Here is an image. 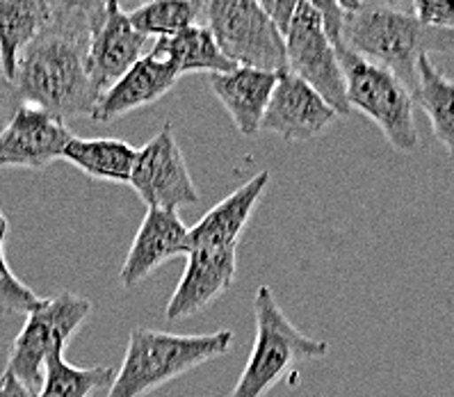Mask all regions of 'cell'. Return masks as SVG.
<instances>
[{
    "mask_svg": "<svg viewBox=\"0 0 454 397\" xmlns=\"http://www.w3.org/2000/svg\"><path fill=\"white\" fill-rule=\"evenodd\" d=\"M90 35L81 27L53 21L23 51L12 85L27 105H37L62 121L91 117L98 91L85 66Z\"/></svg>",
    "mask_w": 454,
    "mask_h": 397,
    "instance_id": "cell-1",
    "label": "cell"
},
{
    "mask_svg": "<svg viewBox=\"0 0 454 397\" xmlns=\"http://www.w3.org/2000/svg\"><path fill=\"white\" fill-rule=\"evenodd\" d=\"M411 14L422 26L454 30V0H411Z\"/></svg>",
    "mask_w": 454,
    "mask_h": 397,
    "instance_id": "cell-26",
    "label": "cell"
},
{
    "mask_svg": "<svg viewBox=\"0 0 454 397\" xmlns=\"http://www.w3.org/2000/svg\"><path fill=\"white\" fill-rule=\"evenodd\" d=\"M413 101L427 113L434 137L454 160V81L434 66L429 55L418 59V87Z\"/></svg>",
    "mask_w": 454,
    "mask_h": 397,
    "instance_id": "cell-21",
    "label": "cell"
},
{
    "mask_svg": "<svg viewBox=\"0 0 454 397\" xmlns=\"http://www.w3.org/2000/svg\"><path fill=\"white\" fill-rule=\"evenodd\" d=\"M333 5H336L338 10L345 14V17H349V14H354V12L361 10L364 0H333Z\"/></svg>",
    "mask_w": 454,
    "mask_h": 397,
    "instance_id": "cell-30",
    "label": "cell"
},
{
    "mask_svg": "<svg viewBox=\"0 0 454 397\" xmlns=\"http://www.w3.org/2000/svg\"><path fill=\"white\" fill-rule=\"evenodd\" d=\"M7 231H10V224H7L5 215L0 213V253H5V237Z\"/></svg>",
    "mask_w": 454,
    "mask_h": 397,
    "instance_id": "cell-31",
    "label": "cell"
},
{
    "mask_svg": "<svg viewBox=\"0 0 454 397\" xmlns=\"http://www.w3.org/2000/svg\"><path fill=\"white\" fill-rule=\"evenodd\" d=\"M103 3H119V0H103Z\"/></svg>",
    "mask_w": 454,
    "mask_h": 397,
    "instance_id": "cell-32",
    "label": "cell"
},
{
    "mask_svg": "<svg viewBox=\"0 0 454 397\" xmlns=\"http://www.w3.org/2000/svg\"><path fill=\"white\" fill-rule=\"evenodd\" d=\"M178 78L181 74L169 62L151 53L142 55L110 90L98 97L97 108L90 119L98 124H110L133 110L146 108L151 103L160 101L176 85Z\"/></svg>",
    "mask_w": 454,
    "mask_h": 397,
    "instance_id": "cell-15",
    "label": "cell"
},
{
    "mask_svg": "<svg viewBox=\"0 0 454 397\" xmlns=\"http://www.w3.org/2000/svg\"><path fill=\"white\" fill-rule=\"evenodd\" d=\"M119 3H121V0H119Z\"/></svg>",
    "mask_w": 454,
    "mask_h": 397,
    "instance_id": "cell-34",
    "label": "cell"
},
{
    "mask_svg": "<svg viewBox=\"0 0 454 397\" xmlns=\"http://www.w3.org/2000/svg\"><path fill=\"white\" fill-rule=\"evenodd\" d=\"M42 297H37L33 290L14 276L5 261V253H0V308L3 311L30 313L39 307Z\"/></svg>",
    "mask_w": 454,
    "mask_h": 397,
    "instance_id": "cell-24",
    "label": "cell"
},
{
    "mask_svg": "<svg viewBox=\"0 0 454 397\" xmlns=\"http://www.w3.org/2000/svg\"><path fill=\"white\" fill-rule=\"evenodd\" d=\"M270 185V172H258L233 194L210 208L187 233L190 249H238V240L252 220Z\"/></svg>",
    "mask_w": 454,
    "mask_h": 397,
    "instance_id": "cell-16",
    "label": "cell"
},
{
    "mask_svg": "<svg viewBox=\"0 0 454 397\" xmlns=\"http://www.w3.org/2000/svg\"><path fill=\"white\" fill-rule=\"evenodd\" d=\"M201 17V0H146L129 14L130 26L145 37H171Z\"/></svg>",
    "mask_w": 454,
    "mask_h": 397,
    "instance_id": "cell-23",
    "label": "cell"
},
{
    "mask_svg": "<svg viewBox=\"0 0 454 397\" xmlns=\"http://www.w3.org/2000/svg\"><path fill=\"white\" fill-rule=\"evenodd\" d=\"M117 372L107 365L78 368L65 361V352L49 356L43 363L42 388L37 397H91L106 386H113Z\"/></svg>",
    "mask_w": 454,
    "mask_h": 397,
    "instance_id": "cell-22",
    "label": "cell"
},
{
    "mask_svg": "<svg viewBox=\"0 0 454 397\" xmlns=\"http://www.w3.org/2000/svg\"><path fill=\"white\" fill-rule=\"evenodd\" d=\"M284 39L286 65L290 74L313 87L336 110L338 117H348L352 108L345 94V78H342L336 46L326 35L320 12L309 0H300L286 27Z\"/></svg>",
    "mask_w": 454,
    "mask_h": 397,
    "instance_id": "cell-8",
    "label": "cell"
},
{
    "mask_svg": "<svg viewBox=\"0 0 454 397\" xmlns=\"http://www.w3.org/2000/svg\"><path fill=\"white\" fill-rule=\"evenodd\" d=\"M233 345V331L183 333L133 329L121 368L114 375L107 397H145L171 379L194 370L199 365L224 356Z\"/></svg>",
    "mask_w": 454,
    "mask_h": 397,
    "instance_id": "cell-3",
    "label": "cell"
},
{
    "mask_svg": "<svg viewBox=\"0 0 454 397\" xmlns=\"http://www.w3.org/2000/svg\"><path fill=\"white\" fill-rule=\"evenodd\" d=\"M187 233L190 229L183 224L178 213L146 208L145 220L139 224L137 236H135L121 265V272H119L123 288H135L137 284H142L146 276H151L171 258L187 256L190 252Z\"/></svg>",
    "mask_w": 454,
    "mask_h": 397,
    "instance_id": "cell-13",
    "label": "cell"
},
{
    "mask_svg": "<svg viewBox=\"0 0 454 397\" xmlns=\"http://www.w3.org/2000/svg\"><path fill=\"white\" fill-rule=\"evenodd\" d=\"M277 75L272 71L252 66H236L226 74H208L210 90L233 119L236 128L247 137L261 130L262 114L277 85Z\"/></svg>",
    "mask_w": 454,
    "mask_h": 397,
    "instance_id": "cell-17",
    "label": "cell"
},
{
    "mask_svg": "<svg viewBox=\"0 0 454 397\" xmlns=\"http://www.w3.org/2000/svg\"><path fill=\"white\" fill-rule=\"evenodd\" d=\"M137 149L123 140H82L71 137L62 151V160L78 167L82 174L98 181L110 183H129L133 172Z\"/></svg>",
    "mask_w": 454,
    "mask_h": 397,
    "instance_id": "cell-20",
    "label": "cell"
},
{
    "mask_svg": "<svg viewBox=\"0 0 454 397\" xmlns=\"http://www.w3.org/2000/svg\"><path fill=\"white\" fill-rule=\"evenodd\" d=\"M254 317L256 336L252 354L229 397H265L278 381H288L297 365L322 359L329 352V343L310 339L290 323L268 285L256 290Z\"/></svg>",
    "mask_w": 454,
    "mask_h": 397,
    "instance_id": "cell-4",
    "label": "cell"
},
{
    "mask_svg": "<svg viewBox=\"0 0 454 397\" xmlns=\"http://www.w3.org/2000/svg\"><path fill=\"white\" fill-rule=\"evenodd\" d=\"M345 94L352 110L364 113L380 126L388 144L400 153H413L420 146L413 97L409 87L386 66L349 51L345 43L336 46Z\"/></svg>",
    "mask_w": 454,
    "mask_h": 397,
    "instance_id": "cell-5",
    "label": "cell"
},
{
    "mask_svg": "<svg viewBox=\"0 0 454 397\" xmlns=\"http://www.w3.org/2000/svg\"><path fill=\"white\" fill-rule=\"evenodd\" d=\"M236 249H190L187 265L169 304L167 320H181L213 304L236 281Z\"/></svg>",
    "mask_w": 454,
    "mask_h": 397,
    "instance_id": "cell-14",
    "label": "cell"
},
{
    "mask_svg": "<svg viewBox=\"0 0 454 397\" xmlns=\"http://www.w3.org/2000/svg\"><path fill=\"white\" fill-rule=\"evenodd\" d=\"M55 21L49 0H0V69L12 82L23 51Z\"/></svg>",
    "mask_w": 454,
    "mask_h": 397,
    "instance_id": "cell-18",
    "label": "cell"
},
{
    "mask_svg": "<svg viewBox=\"0 0 454 397\" xmlns=\"http://www.w3.org/2000/svg\"><path fill=\"white\" fill-rule=\"evenodd\" d=\"M309 3L316 7L317 12H320L322 23H325V30H326V35H329V39H332L333 46H340L342 43V39H340L342 19H345V14H342V12L333 5V0H309Z\"/></svg>",
    "mask_w": 454,
    "mask_h": 397,
    "instance_id": "cell-27",
    "label": "cell"
},
{
    "mask_svg": "<svg viewBox=\"0 0 454 397\" xmlns=\"http://www.w3.org/2000/svg\"><path fill=\"white\" fill-rule=\"evenodd\" d=\"M151 55L169 62L178 74H192V71H206V74H226L236 69V65L219 51L217 42L210 30L201 23L181 30L178 35L162 37L155 42Z\"/></svg>",
    "mask_w": 454,
    "mask_h": 397,
    "instance_id": "cell-19",
    "label": "cell"
},
{
    "mask_svg": "<svg viewBox=\"0 0 454 397\" xmlns=\"http://www.w3.org/2000/svg\"><path fill=\"white\" fill-rule=\"evenodd\" d=\"M364 3H374V0H364Z\"/></svg>",
    "mask_w": 454,
    "mask_h": 397,
    "instance_id": "cell-33",
    "label": "cell"
},
{
    "mask_svg": "<svg viewBox=\"0 0 454 397\" xmlns=\"http://www.w3.org/2000/svg\"><path fill=\"white\" fill-rule=\"evenodd\" d=\"M53 7L55 21H62L67 26L81 27L91 33L94 26L101 21L106 3L103 0H49Z\"/></svg>",
    "mask_w": 454,
    "mask_h": 397,
    "instance_id": "cell-25",
    "label": "cell"
},
{
    "mask_svg": "<svg viewBox=\"0 0 454 397\" xmlns=\"http://www.w3.org/2000/svg\"><path fill=\"white\" fill-rule=\"evenodd\" d=\"M149 37L139 35L119 3H106L101 21L94 26L87 43L85 66L91 85L101 97L142 58Z\"/></svg>",
    "mask_w": 454,
    "mask_h": 397,
    "instance_id": "cell-12",
    "label": "cell"
},
{
    "mask_svg": "<svg viewBox=\"0 0 454 397\" xmlns=\"http://www.w3.org/2000/svg\"><path fill=\"white\" fill-rule=\"evenodd\" d=\"M201 3H203V0H201Z\"/></svg>",
    "mask_w": 454,
    "mask_h": 397,
    "instance_id": "cell-35",
    "label": "cell"
},
{
    "mask_svg": "<svg viewBox=\"0 0 454 397\" xmlns=\"http://www.w3.org/2000/svg\"><path fill=\"white\" fill-rule=\"evenodd\" d=\"M90 313L91 301L74 292H62L39 301V307L27 313L26 324L12 343L5 370L33 391L42 386L46 359L65 352L71 336L85 324Z\"/></svg>",
    "mask_w": 454,
    "mask_h": 397,
    "instance_id": "cell-7",
    "label": "cell"
},
{
    "mask_svg": "<svg viewBox=\"0 0 454 397\" xmlns=\"http://www.w3.org/2000/svg\"><path fill=\"white\" fill-rule=\"evenodd\" d=\"M201 17L219 51L236 66L281 74L286 39L256 0H203Z\"/></svg>",
    "mask_w": 454,
    "mask_h": 397,
    "instance_id": "cell-6",
    "label": "cell"
},
{
    "mask_svg": "<svg viewBox=\"0 0 454 397\" xmlns=\"http://www.w3.org/2000/svg\"><path fill=\"white\" fill-rule=\"evenodd\" d=\"M74 137L62 119L37 105L21 103L0 130V169H42L62 158Z\"/></svg>",
    "mask_w": 454,
    "mask_h": 397,
    "instance_id": "cell-10",
    "label": "cell"
},
{
    "mask_svg": "<svg viewBox=\"0 0 454 397\" xmlns=\"http://www.w3.org/2000/svg\"><path fill=\"white\" fill-rule=\"evenodd\" d=\"M340 39L349 51L393 71L416 97L418 59L452 49L454 30L422 26L411 12L374 0L342 19Z\"/></svg>",
    "mask_w": 454,
    "mask_h": 397,
    "instance_id": "cell-2",
    "label": "cell"
},
{
    "mask_svg": "<svg viewBox=\"0 0 454 397\" xmlns=\"http://www.w3.org/2000/svg\"><path fill=\"white\" fill-rule=\"evenodd\" d=\"M256 3L277 23L281 33H286V27H288L290 19H293L294 10L300 5V0H256Z\"/></svg>",
    "mask_w": 454,
    "mask_h": 397,
    "instance_id": "cell-28",
    "label": "cell"
},
{
    "mask_svg": "<svg viewBox=\"0 0 454 397\" xmlns=\"http://www.w3.org/2000/svg\"><path fill=\"white\" fill-rule=\"evenodd\" d=\"M336 119V110L313 87L286 69L277 75V85L262 114L261 130L278 135L288 142H304L317 137Z\"/></svg>",
    "mask_w": 454,
    "mask_h": 397,
    "instance_id": "cell-11",
    "label": "cell"
},
{
    "mask_svg": "<svg viewBox=\"0 0 454 397\" xmlns=\"http://www.w3.org/2000/svg\"><path fill=\"white\" fill-rule=\"evenodd\" d=\"M129 185L146 208L176 213L178 208L199 204L197 185L190 176L171 124L162 126L149 144L137 149Z\"/></svg>",
    "mask_w": 454,
    "mask_h": 397,
    "instance_id": "cell-9",
    "label": "cell"
},
{
    "mask_svg": "<svg viewBox=\"0 0 454 397\" xmlns=\"http://www.w3.org/2000/svg\"><path fill=\"white\" fill-rule=\"evenodd\" d=\"M0 397H37V391L26 386L12 372H0Z\"/></svg>",
    "mask_w": 454,
    "mask_h": 397,
    "instance_id": "cell-29",
    "label": "cell"
}]
</instances>
